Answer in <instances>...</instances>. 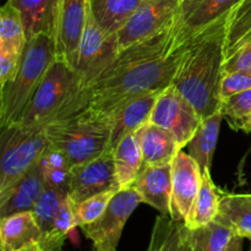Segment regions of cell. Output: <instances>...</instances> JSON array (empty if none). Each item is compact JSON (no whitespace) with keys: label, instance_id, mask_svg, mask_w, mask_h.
<instances>
[{"label":"cell","instance_id":"obj_1","mask_svg":"<svg viewBox=\"0 0 251 251\" xmlns=\"http://www.w3.org/2000/svg\"><path fill=\"white\" fill-rule=\"evenodd\" d=\"M185 47L176 46L173 24L123 49L97 80L82 88L54 120L83 109L107 117L127 100L162 92L173 85Z\"/></svg>","mask_w":251,"mask_h":251},{"label":"cell","instance_id":"obj_2","mask_svg":"<svg viewBox=\"0 0 251 251\" xmlns=\"http://www.w3.org/2000/svg\"><path fill=\"white\" fill-rule=\"evenodd\" d=\"M227 14L185 47L173 85L201 118L220 110Z\"/></svg>","mask_w":251,"mask_h":251},{"label":"cell","instance_id":"obj_3","mask_svg":"<svg viewBox=\"0 0 251 251\" xmlns=\"http://www.w3.org/2000/svg\"><path fill=\"white\" fill-rule=\"evenodd\" d=\"M56 60V46L53 34L39 33L27 39L19 70L10 82L1 87L0 126L19 122L25 108L43 81L47 71Z\"/></svg>","mask_w":251,"mask_h":251},{"label":"cell","instance_id":"obj_4","mask_svg":"<svg viewBox=\"0 0 251 251\" xmlns=\"http://www.w3.org/2000/svg\"><path fill=\"white\" fill-rule=\"evenodd\" d=\"M49 146L59 150L71 168L92 161L110 147V125L104 115L83 109L46 125Z\"/></svg>","mask_w":251,"mask_h":251},{"label":"cell","instance_id":"obj_5","mask_svg":"<svg viewBox=\"0 0 251 251\" xmlns=\"http://www.w3.org/2000/svg\"><path fill=\"white\" fill-rule=\"evenodd\" d=\"M47 146L46 126L12 124L2 127L0 139V199L38 162Z\"/></svg>","mask_w":251,"mask_h":251},{"label":"cell","instance_id":"obj_6","mask_svg":"<svg viewBox=\"0 0 251 251\" xmlns=\"http://www.w3.org/2000/svg\"><path fill=\"white\" fill-rule=\"evenodd\" d=\"M80 91V80L75 69L56 58L16 124L46 126L60 115Z\"/></svg>","mask_w":251,"mask_h":251},{"label":"cell","instance_id":"obj_7","mask_svg":"<svg viewBox=\"0 0 251 251\" xmlns=\"http://www.w3.org/2000/svg\"><path fill=\"white\" fill-rule=\"evenodd\" d=\"M120 48L117 36H107L96 22L88 2L87 20L78 47L76 74L81 90L90 86L114 61Z\"/></svg>","mask_w":251,"mask_h":251},{"label":"cell","instance_id":"obj_8","mask_svg":"<svg viewBox=\"0 0 251 251\" xmlns=\"http://www.w3.org/2000/svg\"><path fill=\"white\" fill-rule=\"evenodd\" d=\"M140 203L141 196L132 186L119 190L98 220L81 227L86 238L97 251H117L125 223Z\"/></svg>","mask_w":251,"mask_h":251},{"label":"cell","instance_id":"obj_9","mask_svg":"<svg viewBox=\"0 0 251 251\" xmlns=\"http://www.w3.org/2000/svg\"><path fill=\"white\" fill-rule=\"evenodd\" d=\"M202 118L174 85L159 93L150 123L164 127L174 135L181 150L188 146Z\"/></svg>","mask_w":251,"mask_h":251},{"label":"cell","instance_id":"obj_10","mask_svg":"<svg viewBox=\"0 0 251 251\" xmlns=\"http://www.w3.org/2000/svg\"><path fill=\"white\" fill-rule=\"evenodd\" d=\"M243 0H181L174 20L176 46H186L191 39L229 14Z\"/></svg>","mask_w":251,"mask_h":251},{"label":"cell","instance_id":"obj_11","mask_svg":"<svg viewBox=\"0 0 251 251\" xmlns=\"http://www.w3.org/2000/svg\"><path fill=\"white\" fill-rule=\"evenodd\" d=\"M180 1L181 0H145L118 32L120 50L172 26Z\"/></svg>","mask_w":251,"mask_h":251},{"label":"cell","instance_id":"obj_12","mask_svg":"<svg viewBox=\"0 0 251 251\" xmlns=\"http://www.w3.org/2000/svg\"><path fill=\"white\" fill-rule=\"evenodd\" d=\"M109 190H120L115 174L114 150L110 147L97 158L71 168L68 196L73 203Z\"/></svg>","mask_w":251,"mask_h":251},{"label":"cell","instance_id":"obj_13","mask_svg":"<svg viewBox=\"0 0 251 251\" xmlns=\"http://www.w3.org/2000/svg\"><path fill=\"white\" fill-rule=\"evenodd\" d=\"M237 71H251V0L239 2L227 19L223 76Z\"/></svg>","mask_w":251,"mask_h":251},{"label":"cell","instance_id":"obj_14","mask_svg":"<svg viewBox=\"0 0 251 251\" xmlns=\"http://www.w3.org/2000/svg\"><path fill=\"white\" fill-rule=\"evenodd\" d=\"M88 0H58L54 39L56 58L75 69L87 20Z\"/></svg>","mask_w":251,"mask_h":251},{"label":"cell","instance_id":"obj_15","mask_svg":"<svg viewBox=\"0 0 251 251\" xmlns=\"http://www.w3.org/2000/svg\"><path fill=\"white\" fill-rule=\"evenodd\" d=\"M202 184V172L189 153L179 151L172 163L171 217L186 222Z\"/></svg>","mask_w":251,"mask_h":251},{"label":"cell","instance_id":"obj_16","mask_svg":"<svg viewBox=\"0 0 251 251\" xmlns=\"http://www.w3.org/2000/svg\"><path fill=\"white\" fill-rule=\"evenodd\" d=\"M159 93H149L127 100L107 115L110 125V149L114 150L126 135L136 132L150 123Z\"/></svg>","mask_w":251,"mask_h":251},{"label":"cell","instance_id":"obj_17","mask_svg":"<svg viewBox=\"0 0 251 251\" xmlns=\"http://www.w3.org/2000/svg\"><path fill=\"white\" fill-rule=\"evenodd\" d=\"M132 188L140 194L142 202L156 208L161 215L171 216L172 163L162 166L144 164Z\"/></svg>","mask_w":251,"mask_h":251},{"label":"cell","instance_id":"obj_18","mask_svg":"<svg viewBox=\"0 0 251 251\" xmlns=\"http://www.w3.org/2000/svg\"><path fill=\"white\" fill-rule=\"evenodd\" d=\"M41 229L32 211L15 213L0 221L1 251L41 250Z\"/></svg>","mask_w":251,"mask_h":251},{"label":"cell","instance_id":"obj_19","mask_svg":"<svg viewBox=\"0 0 251 251\" xmlns=\"http://www.w3.org/2000/svg\"><path fill=\"white\" fill-rule=\"evenodd\" d=\"M44 189L46 181L39 163L37 162L22 176L21 180L4 198L0 199V218L32 211Z\"/></svg>","mask_w":251,"mask_h":251},{"label":"cell","instance_id":"obj_20","mask_svg":"<svg viewBox=\"0 0 251 251\" xmlns=\"http://www.w3.org/2000/svg\"><path fill=\"white\" fill-rule=\"evenodd\" d=\"M135 134L141 146L144 164L147 166L173 163L176 156L181 150L172 132L152 123H147Z\"/></svg>","mask_w":251,"mask_h":251},{"label":"cell","instance_id":"obj_21","mask_svg":"<svg viewBox=\"0 0 251 251\" xmlns=\"http://www.w3.org/2000/svg\"><path fill=\"white\" fill-rule=\"evenodd\" d=\"M21 14L26 38L31 39L39 33L53 34L58 0H7Z\"/></svg>","mask_w":251,"mask_h":251},{"label":"cell","instance_id":"obj_22","mask_svg":"<svg viewBox=\"0 0 251 251\" xmlns=\"http://www.w3.org/2000/svg\"><path fill=\"white\" fill-rule=\"evenodd\" d=\"M145 0H88L96 22L107 36H117Z\"/></svg>","mask_w":251,"mask_h":251},{"label":"cell","instance_id":"obj_23","mask_svg":"<svg viewBox=\"0 0 251 251\" xmlns=\"http://www.w3.org/2000/svg\"><path fill=\"white\" fill-rule=\"evenodd\" d=\"M223 118V114L218 110L211 117L203 119L188 144V153L198 162L202 173L211 171Z\"/></svg>","mask_w":251,"mask_h":251},{"label":"cell","instance_id":"obj_24","mask_svg":"<svg viewBox=\"0 0 251 251\" xmlns=\"http://www.w3.org/2000/svg\"><path fill=\"white\" fill-rule=\"evenodd\" d=\"M117 180L123 189L131 188L144 167V156L136 134L126 135L114 149Z\"/></svg>","mask_w":251,"mask_h":251},{"label":"cell","instance_id":"obj_25","mask_svg":"<svg viewBox=\"0 0 251 251\" xmlns=\"http://www.w3.org/2000/svg\"><path fill=\"white\" fill-rule=\"evenodd\" d=\"M190 232L183 221L161 215L156 218L147 251H189Z\"/></svg>","mask_w":251,"mask_h":251},{"label":"cell","instance_id":"obj_26","mask_svg":"<svg viewBox=\"0 0 251 251\" xmlns=\"http://www.w3.org/2000/svg\"><path fill=\"white\" fill-rule=\"evenodd\" d=\"M215 221L228 226L235 235L251 237V194H223Z\"/></svg>","mask_w":251,"mask_h":251},{"label":"cell","instance_id":"obj_27","mask_svg":"<svg viewBox=\"0 0 251 251\" xmlns=\"http://www.w3.org/2000/svg\"><path fill=\"white\" fill-rule=\"evenodd\" d=\"M222 195L211 178L210 171L202 173V184L199 195L194 202L193 210L185 225L190 229L205 228L216 220L220 208V201Z\"/></svg>","mask_w":251,"mask_h":251},{"label":"cell","instance_id":"obj_28","mask_svg":"<svg viewBox=\"0 0 251 251\" xmlns=\"http://www.w3.org/2000/svg\"><path fill=\"white\" fill-rule=\"evenodd\" d=\"M27 38L19 10L6 1L0 9V50L22 55Z\"/></svg>","mask_w":251,"mask_h":251},{"label":"cell","instance_id":"obj_29","mask_svg":"<svg viewBox=\"0 0 251 251\" xmlns=\"http://www.w3.org/2000/svg\"><path fill=\"white\" fill-rule=\"evenodd\" d=\"M38 163L43 173L47 188H53L68 194L71 166L65 156L59 150L48 145L42 153L41 158L38 159Z\"/></svg>","mask_w":251,"mask_h":251},{"label":"cell","instance_id":"obj_30","mask_svg":"<svg viewBox=\"0 0 251 251\" xmlns=\"http://www.w3.org/2000/svg\"><path fill=\"white\" fill-rule=\"evenodd\" d=\"M66 196H68L66 193L46 186L43 194L38 199L33 210H32L37 225L41 229V243H39L41 249L42 245L49 239L51 232H53L56 215H58L61 202H63Z\"/></svg>","mask_w":251,"mask_h":251},{"label":"cell","instance_id":"obj_31","mask_svg":"<svg viewBox=\"0 0 251 251\" xmlns=\"http://www.w3.org/2000/svg\"><path fill=\"white\" fill-rule=\"evenodd\" d=\"M118 190H109L97 194L95 196L86 199L81 202L73 203L74 217H75L76 227L90 225L103 215L109 205L110 200L114 198Z\"/></svg>","mask_w":251,"mask_h":251},{"label":"cell","instance_id":"obj_32","mask_svg":"<svg viewBox=\"0 0 251 251\" xmlns=\"http://www.w3.org/2000/svg\"><path fill=\"white\" fill-rule=\"evenodd\" d=\"M203 229V251H227L234 237V232L228 226L213 221Z\"/></svg>","mask_w":251,"mask_h":251},{"label":"cell","instance_id":"obj_33","mask_svg":"<svg viewBox=\"0 0 251 251\" xmlns=\"http://www.w3.org/2000/svg\"><path fill=\"white\" fill-rule=\"evenodd\" d=\"M220 112L228 120L239 119L251 113V88L225 98L221 102Z\"/></svg>","mask_w":251,"mask_h":251},{"label":"cell","instance_id":"obj_34","mask_svg":"<svg viewBox=\"0 0 251 251\" xmlns=\"http://www.w3.org/2000/svg\"><path fill=\"white\" fill-rule=\"evenodd\" d=\"M251 88V71H237L223 76L221 83V102L229 96Z\"/></svg>","mask_w":251,"mask_h":251},{"label":"cell","instance_id":"obj_35","mask_svg":"<svg viewBox=\"0 0 251 251\" xmlns=\"http://www.w3.org/2000/svg\"><path fill=\"white\" fill-rule=\"evenodd\" d=\"M189 251H203V229H191Z\"/></svg>","mask_w":251,"mask_h":251},{"label":"cell","instance_id":"obj_36","mask_svg":"<svg viewBox=\"0 0 251 251\" xmlns=\"http://www.w3.org/2000/svg\"><path fill=\"white\" fill-rule=\"evenodd\" d=\"M229 124L233 129L243 130L245 132H251V113L239 119L229 120Z\"/></svg>","mask_w":251,"mask_h":251},{"label":"cell","instance_id":"obj_37","mask_svg":"<svg viewBox=\"0 0 251 251\" xmlns=\"http://www.w3.org/2000/svg\"><path fill=\"white\" fill-rule=\"evenodd\" d=\"M243 240L244 238L239 237V235H234L230 242L229 247H228L227 251H242L243 250Z\"/></svg>","mask_w":251,"mask_h":251},{"label":"cell","instance_id":"obj_38","mask_svg":"<svg viewBox=\"0 0 251 251\" xmlns=\"http://www.w3.org/2000/svg\"><path fill=\"white\" fill-rule=\"evenodd\" d=\"M91 251H97V249H96V248L93 247V248H92V250H91Z\"/></svg>","mask_w":251,"mask_h":251},{"label":"cell","instance_id":"obj_39","mask_svg":"<svg viewBox=\"0 0 251 251\" xmlns=\"http://www.w3.org/2000/svg\"><path fill=\"white\" fill-rule=\"evenodd\" d=\"M248 239H249V240H250V242H251V237H249V238H248Z\"/></svg>","mask_w":251,"mask_h":251},{"label":"cell","instance_id":"obj_40","mask_svg":"<svg viewBox=\"0 0 251 251\" xmlns=\"http://www.w3.org/2000/svg\"><path fill=\"white\" fill-rule=\"evenodd\" d=\"M37 251H41V250H37Z\"/></svg>","mask_w":251,"mask_h":251}]
</instances>
